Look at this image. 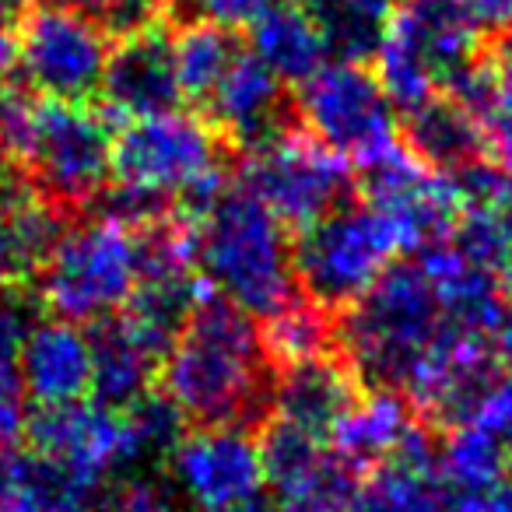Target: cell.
<instances>
[{
  "instance_id": "obj_36",
  "label": "cell",
  "mask_w": 512,
  "mask_h": 512,
  "mask_svg": "<svg viewBox=\"0 0 512 512\" xmlns=\"http://www.w3.org/2000/svg\"><path fill=\"white\" fill-rule=\"evenodd\" d=\"M477 123H481L488 162L512 172V81H498L491 99L477 109Z\"/></svg>"
},
{
  "instance_id": "obj_2",
  "label": "cell",
  "mask_w": 512,
  "mask_h": 512,
  "mask_svg": "<svg viewBox=\"0 0 512 512\" xmlns=\"http://www.w3.org/2000/svg\"><path fill=\"white\" fill-rule=\"evenodd\" d=\"M0 148L64 214L92 211L113 179V130L92 102L0 88Z\"/></svg>"
},
{
  "instance_id": "obj_18",
  "label": "cell",
  "mask_w": 512,
  "mask_h": 512,
  "mask_svg": "<svg viewBox=\"0 0 512 512\" xmlns=\"http://www.w3.org/2000/svg\"><path fill=\"white\" fill-rule=\"evenodd\" d=\"M18 376L36 407L78 404L92 397V341L81 323L39 320L18 355Z\"/></svg>"
},
{
  "instance_id": "obj_4",
  "label": "cell",
  "mask_w": 512,
  "mask_h": 512,
  "mask_svg": "<svg viewBox=\"0 0 512 512\" xmlns=\"http://www.w3.org/2000/svg\"><path fill=\"white\" fill-rule=\"evenodd\" d=\"M418 260L393 264L355 306L337 313V351L372 390L404 393L414 365L446 330Z\"/></svg>"
},
{
  "instance_id": "obj_31",
  "label": "cell",
  "mask_w": 512,
  "mask_h": 512,
  "mask_svg": "<svg viewBox=\"0 0 512 512\" xmlns=\"http://www.w3.org/2000/svg\"><path fill=\"white\" fill-rule=\"evenodd\" d=\"M123 421H127L137 463H165L172 449L183 442L186 425H190L165 390H148L141 400H134L123 411Z\"/></svg>"
},
{
  "instance_id": "obj_12",
  "label": "cell",
  "mask_w": 512,
  "mask_h": 512,
  "mask_svg": "<svg viewBox=\"0 0 512 512\" xmlns=\"http://www.w3.org/2000/svg\"><path fill=\"white\" fill-rule=\"evenodd\" d=\"M358 172H362L358 179L362 200L390 221L400 249L425 253L453 239L463 214L460 193L446 172L425 165L404 141H397Z\"/></svg>"
},
{
  "instance_id": "obj_20",
  "label": "cell",
  "mask_w": 512,
  "mask_h": 512,
  "mask_svg": "<svg viewBox=\"0 0 512 512\" xmlns=\"http://www.w3.org/2000/svg\"><path fill=\"white\" fill-rule=\"evenodd\" d=\"M414 260L421 264L425 278L432 281V292L449 327L495 337L498 323L509 309V295H505L502 281L495 274L477 267L453 242L414 253Z\"/></svg>"
},
{
  "instance_id": "obj_8",
  "label": "cell",
  "mask_w": 512,
  "mask_h": 512,
  "mask_svg": "<svg viewBox=\"0 0 512 512\" xmlns=\"http://www.w3.org/2000/svg\"><path fill=\"white\" fill-rule=\"evenodd\" d=\"M295 120L309 137L355 169L397 144V106L369 64H323L306 85H299Z\"/></svg>"
},
{
  "instance_id": "obj_41",
  "label": "cell",
  "mask_w": 512,
  "mask_h": 512,
  "mask_svg": "<svg viewBox=\"0 0 512 512\" xmlns=\"http://www.w3.org/2000/svg\"><path fill=\"white\" fill-rule=\"evenodd\" d=\"M18 15L0 8V81L18 67Z\"/></svg>"
},
{
  "instance_id": "obj_45",
  "label": "cell",
  "mask_w": 512,
  "mask_h": 512,
  "mask_svg": "<svg viewBox=\"0 0 512 512\" xmlns=\"http://www.w3.org/2000/svg\"><path fill=\"white\" fill-rule=\"evenodd\" d=\"M274 4H288V8H306V11H313L320 0H274Z\"/></svg>"
},
{
  "instance_id": "obj_40",
  "label": "cell",
  "mask_w": 512,
  "mask_h": 512,
  "mask_svg": "<svg viewBox=\"0 0 512 512\" xmlns=\"http://www.w3.org/2000/svg\"><path fill=\"white\" fill-rule=\"evenodd\" d=\"M460 4L481 32L502 36L512 29V0H460Z\"/></svg>"
},
{
  "instance_id": "obj_24",
  "label": "cell",
  "mask_w": 512,
  "mask_h": 512,
  "mask_svg": "<svg viewBox=\"0 0 512 512\" xmlns=\"http://www.w3.org/2000/svg\"><path fill=\"white\" fill-rule=\"evenodd\" d=\"M404 144L421 162L446 176L488 158L477 116L456 99H449L446 92L432 95L418 109L404 113Z\"/></svg>"
},
{
  "instance_id": "obj_23",
  "label": "cell",
  "mask_w": 512,
  "mask_h": 512,
  "mask_svg": "<svg viewBox=\"0 0 512 512\" xmlns=\"http://www.w3.org/2000/svg\"><path fill=\"white\" fill-rule=\"evenodd\" d=\"M92 341V400L113 411H127L134 400L155 390L162 358L127 327L120 313L88 327Z\"/></svg>"
},
{
  "instance_id": "obj_47",
  "label": "cell",
  "mask_w": 512,
  "mask_h": 512,
  "mask_svg": "<svg viewBox=\"0 0 512 512\" xmlns=\"http://www.w3.org/2000/svg\"><path fill=\"white\" fill-rule=\"evenodd\" d=\"M509 470H512V449H509Z\"/></svg>"
},
{
  "instance_id": "obj_21",
  "label": "cell",
  "mask_w": 512,
  "mask_h": 512,
  "mask_svg": "<svg viewBox=\"0 0 512 512\" xmlns=\"http://www.w3.org/2000/svg\"><path fill=\"white\" fill-rule=\"evenodd\" d=\"M106 488L32 446L0 449V512H95Z\"/></svg>"
},
{
  "instance_id": "obj_11",
  "label": "cell",
  "mask_w": 512,
  "mask_h": 512,
  "mask_svg": "<svg viewBox=\"0 0 512 512\" xmlns=\"http://www.w3.org/2000/svg\"><path fill=\"white\" fill-rule=\"evenodd\" d=\"M109 53V36L85 11L39 4L18 25V67L43 99H99Z\"/></svg>"
},
{
  "instance_id": "obj_22",
  "label": "cell",
  "mask_w": 512,
  "mask_h": 512,
  "mask_svg": "<svg viewBox=\"0 0 512 512\" xmlns=\"http://www.w3.org/2000/svg\"><path fill=\"white\" fill-rule=\"evenodd\" d=\"M418 411L411 400L397 390H369L355 400L348 414L330 432V449L341 453L351 467L376 470L383 463L397 460L418 425Z\"/></svg>"
},
{
  "instance_id": "obj_28",
  "label": "cell",
  "mask_w": 512,
  "mask_h": 512,
  "mask_svg": "<svg viewBox=\"0 0 512 512\" xmlns=\"http://www.w3.org/2000/svg\"><path fill=\"white\" fill-rule=\"evenodd\" d=\"M358 474L341 453L323 449L313 463L295 470L288 481L274 484V512H348L358 495Z\"/></svg>"
},
{
  "instance_id": "obj_42",
  "label": "cell",
  "mask_w": 512,
  "mask_h": 512,
  "mask_svg": "<svg viewBox=\"0 0 512 512\" xmlns=\"http://www.w3.org/2000/svg\"><path fill=\"white\" fill-rule=\"evenodd\" d=\"M491 344H495V358H498L502 376L512 379V302H509V309H505V316H502V323H498Z\"/></svg>"
},
{
  "instance_id": "obj_32",
  "label": "cell",
  "mask_w": 512,
  "mask_h": 512,
  "mask_svg": "<svg viewBox=\"0 0 512 512\" xmlns=\"http://www.w3.org/2000/svg\"><path fill=\"white\" fill-rule=\"evenodd\" d=\"M435 456H428V460H390L376 467L369 481L358 484V495L348 505V512H411L414 477L428 463H435Z\"/></svg>"
},
{
  "instance_id": "obj_30",
  "label": "cell",
  "mask_w": 512,
  "mask_h": 512,
  "mask_svg": "<svg viewBox=\"0 0 512 512\" xmlns=\"http://www.w3.org/2000/svg\"><path fill=\"white\" fill-rule=\"evenodd\" d=\"M439 467L467 488L491 495V491H498L502 474L509 470V446L498 435H491L488 428L463 421V425L446 428V439L439 446Z\"/></svg>"
},
{
  "instance_id": "obj_5",
  "label": "cell",
  "mask_w": 512,
  "mask_h": 512,
  "mask_svg": "<svg viewBox=\"0 0 512 512\" xmlns=\"http://www.w3.org/2000/svg\"><path fill=\"white\" fill-rule=\"evenodd\" d=\"M137 274V232L106 214H92L64 228L50 260L36 274L39 306L71 323L109 320L134 295Z\"/></svg>"
},
{
  "instance_id": "obj_13",
  "label": "cell",
  "mask_w": 512,
  "mask_h": 512,
  "mask_svg": "<svg viewBox=\"0 0 512 512\" xmlns=\"http://www.w3.org/2000/svg\"><path fill=\"white\" fill-rule=\"evenodd\" d=\"M169 481L193 512H228L267 498L260 446L249 428H193L165 460Z\"/></svg>"
},
{
  "instance_id": "obj_33",
  "label": "cell",
  "mask_w": 512,
  "mask_h": 512,
  "mask_svg": "<svg viewBox=\"0 0 512 512\" xmlns=\"http://www.w3.org/2000/svg\"><path fill=\"white\" fill-rule=\"evenodd\" d=\"M488 498L491 495H484V491L467 488L463 481L449 477L435 456V463H428L414 477L411 512H488Z\"/></svg>"
},
{
  "instance_id": "obj_26",
  "label": "cell",
  "mask_w": 512,
  "mask_h": 512,
  "mask_svg": "<svg viewBox=\"0 0 512 512\" xmlns=\"http://www.w3.org/2000/svg\"><path fill=\"white\" fill-rule=\"evenodd\" d=\"M400 0H320L313 8L330 46V60L372 64L397 18Z\"/></svg>"
},
{
  "instance_id": "obj_35",
  "label": "cell",
  "mask_w": 512,
  "mask_h": 512,
  "mask_svg": "<svg viewBox=\"0 0 512 512\" xmlns=\"http://www.w3.org/2000/svg\"><path fill=\"white\" fill-rule=\"evenodd\" d=\"M36 323L39 299H32L25 285H0V369L18 365V355Z\"/></svg>"
},
{
  "instance_id": "obj_3",
  "label": "cell",
  "mask_w": 512,
  "mask_h": 512,
  "mask_svg": "<svg viewBox=\"0 0 512 512\" xmlns=\"http://www.w3.org/2000/svg\"><path fill=\"white\" fill-rule=\"evenodd\" d=\"M193 225V264L207 292L267 320L299 292L288 228L242 183H225Z\"/></svg>"
},
{
  "instance_id": "obj_9",
  "label": "cell",
  "mask_w": 512,
  "mask_h": 512,
  "mask_svg": "<svg viewBox=\"0 0 512 512\" xmlns=\"http://www.w3.org/2000/svg\"><path fill=\"white\" fill-rule=\"evenodd\" d=\"M225 141L204 116L172 113L130 120L113 134V183L176 204L183 193L221 176Z\"/></svg>"
},
{
  "instance_id": "obj_43",
  "label": "cell",
  "mask_w": 512,
  "mask_h": 512,
  "mask_svg": "<svg viewBox=\"0 0 512 512\" xmlns=\"http://www.w3.org/2000/svg\"><path fill=\"white\" fill-rule=\"evenodd\" d=\"M22 186H29V179L22 176V169H18V165L4 155V148H0V207L8 204Z\"/></svg>"
},
{
  "instance_id": "obj_10",
  "label": "cell",
  "mask_w": 512,
  "mask_h": 512,
  "mask_svg": "<svg viewBox=\"0 0 512 512\" xmlns=\"http://www.w3.org/2000/svg\"><path fill=\"white\" fill-rule=\"evenodd\" d=\"M239 183L288 232H302L337 204L351 200V165L292 123L274 141L242 155Z\"/></svg>"
},
{
  "instance_id": "obj_6",
  "label": "cell",
  "mask_w": 512,
  "mask_h": 512,
  "mask_svg": "<svg viewBox=\"0 0 512 512\" xmlns=\"http://www.w3.org/2000/svg\"><path fill=\"white\" fill-rule=\"evenodd\" d=\"M400 253L393 225L365 200H344L292 239L299 292L334 316L355 306Z\"/></svg>"
},
{
  "instance_id": "obj_29",
  "label": "cell",
  "mask_w": 512,
  "mask_h": 512,
  "mask_svg": "<svg viewBox=\"0 0 512 512\" xmlns=\"http://www.w3.org/2000/svg\"><path fill=\"white\" fill-rule=\"evenodd\" d=\"M239 53L242 46L235 32H225L207 22H186L172 36V57H176V78L179 88H183V99L204 106Z\"/></svg>"
},
{
  "instance_id": "obj_39",
  "label": "cell",
  "mask_w": 512,
  "mask_h": 512,
  "mask_svg": "<svg viewBox=\"0 0 512 512\" xmlns=\"http://www.w3.org/2000/svg\"><path fill=\"white\" fill-rule=\"evenodd\" d=\"M470 421L488 428L491 435H498V439L512 449V379L509 376H502L491 386L488 397L481 400V407H477Z\"/></svg>"
},
{
  "instance_id": "obj_46",
  "label": "cell",
  "mask_w": 512,
  "mask_h": 512,
  "mask_svg": "<svg viewBox=\"0 0 512 512\" xmlns=\"http://www.w3.org/2000/svg\"><path fill=\"white\" fill-rule=\"evenodd\" d=\"M25 4H29V0H0V8H8L11 15H18V11H22Z\"/></svg>"
},
{
  "instance_id": "obj_27",
  "label": "cell",
  "mask_w": 512,
  "mask_h": 512,
  "mask_svg": "<svg viewBox=\"0 0 512 512\" xmlns=\"http://www.w3.org/2000/svg\"><path fill=\"white\" fill-rule=\"evenodd\" d=\"M260 337L274 369H288V365L337 351V316L306 295H295L285 309L267 316Z\"/></svg>"
},
{
  "instance_id": "obj_38",
  "label": "cell",
  "mask_w": 512,
  "mask_h": 512,
  "mask_svg": "<svg viewBox=\"0 0 512 512\" xmlns=\"http://www.w3.org/2000/svg\"><path fill=\"white\" fill-rule=\"evenodd\" d=\"M29 393L18 376V365H4L0 369V449L18 446L29 432Z\"/></svg>"
},
{
  "instance_id": "obj_15",
  "label": "cell",
  "mask_w": 512,
  "mask_h": 512,
  "mask_svg": "<svg viewBox=\"0 0 512 512\" xmlns=\"http://www.w3.org/2000/svg\"><path fill=\"white\" fill-rule=\"evenodd\" d=\"M25 439L46 460L88 477L99 488H109L123 470L137 467L123 411L102 407L95 400L39 407L32 411Z\"/></svg>"
},
{
  "instance_id": "obj_17",
  "label": "cell",
  "mask_w": 512,
  "mask_h": 512,
  "mask_svg": "<svg viewBox=\"0 0 512 512\" xmlns=\"http://www.w3.org/2000/svg\"><path fill=\"white\" fill-rule=\"evenodd\" d=\"M99 102L106 116H116L123 123L179 109L183 88L176 78L172 32L165 25L116 43L102 74Z\"/></svg>"
},
{
  "instance_id": "obj_1",
  "label": "cell",
  "mask_w": 512,
  "mask_h": 512,
  "mask_svg": "<svg viewBox=\"0 0 512 512\" xmlns=\"http://www.w3.org/2000/svg\"><path fill=\"white\" fill-rule=\"evenodd\" d=\"M274 376L253 316L211 292L162 358V390L197 428H260L271 418Z\"/></svg>"
},
{
  "instance_id": "obj_25",
  "label": "cell",
  "mask_w": 512,
  "mask_h": 512,
  "mask_svg": "<svg viewBox=\"0 0 512 512\" xmlns=\"http://www.w3.org/2000/svg\"><path fill=\"white\" fill-rule=\"evenodd\" d=\"M249 50L264 60L285 85H306L323 64H330V46L313 11L271 4L249 25Z\"/></svg>"
},
{
  "instance_id": "obj_19",
  "label": "cell",
  "mask_w": 512,
  "mask_h": 512,
  "mask_svg": "<svg viewBox=\"0 0 512 512\" xmlns=\"http://www.w3.org/2000/svg\"><path fill=\"white\" fill-rule=\"evenodd\" d=\"M362 393L365 383L358 379V372L344 362L341 351H330V355L278 369L271 414L320 435V439H330L334 425L355 407Z\"/></svg>"
},
{
  "instance_id": "obj_44",
  "label": "cell",
  "mask_w": 512,
  "mask_h": 512,
  "mask_svg": "<svg viewBox=\"0 0 512 512\" xmlns=\"http://www.w3.org/2000/svg\"><path fill=\"white\" fill-rule=\"evenodd\" d=\"M488 512H512V488H498L488 498Z\"/></svg>"
},
{
  "instance_id": "obj_14",
  "label": "cell",
  "mask_w": 512,
  "mask_h": 512,
  "mask_svg": "<svg viewBox=\"0 0 512 512\" xmlns=\"http://www.w3.org/2000/svg\"><path fill=\"white\" fill-rule=\"evenodd\" d=\"M498 379L502 369H498L491 337L446 327L439 341L425 351V358L414 365L404 397L428 425L453 428L474 418Z\"/></svg>"
},
{
  "instance_id": "obj_16",
  "label": "cell",
  "mask_w": 512,
  "mask_h": 512,
  "mask_svg": "<svg viewBox=\"0 0 512 512\" xmlns=\"http://www.w3.org/2000/svg\"><path fill=\"white\" fill-rule=\"evenodd\" d=\"M204 120L218 130L228 151L246 155L292 127L295 102H288V85L264 60L242 50L204 102Z\"/></svg>"
},
{
  "instance_id": "obj_34",
  "label": "cell",
  "mask_w": 512,
  "mask_h": 512,
  "mask_svg": "<svg viewBox=\"0 0 512 512\" xmlns=\"http://www.w3.org/2000/svg\"><path fill=\"white\" fill-rule=\"evenodd\" d=\"M179 491L172 481L151 474L116 477L99 502V512H179Z\"/></svg>"
},
{
  "instance_id": "obj_7",
  "label": "cell",
  "mask_w": 512,
  "mask_h": 512,
  "mask_svg": "<svg viewBox=\"0 0 512 512\" xmlns=\"http://www.w3.org/2000/svg\"><path fill=\"white\" fill-rule=\"evenodd\" d=\"M477 29L460 0H400L397 18L376 53V78L397 113L439 95L481 57Z\"/></svg>"
},
{
  "instance_id": "obj_37",
  "label": "cell",
  "mask_w": 512,
  "mask_h": 512,
  "mask_svg": "<svg viewBox=\"0 0 512 512\" xmlns=\"http://www.w3.org/2000/svg\"><path fill=\"white\" fill-rule=\"evenodd\" d=\"M271 4L274 0H172V8H183L190 22L218 25L225 32L249 29Z\"/></svg>"
}]
</instances>
